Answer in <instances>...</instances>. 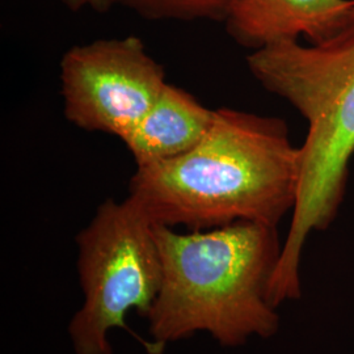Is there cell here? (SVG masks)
I'll use <instances>...</instances> for the list:
<instances>
[{
  "mask_svg": "<svg viewBox=\"0 0 354 354\" xmlns=\"http://www.w3.org/2000/svg\"><path fill=\"white\" fill-rule=\"evenodd\" d=\"M299 174L301 147L282 118L219 108L190 151L137 167L127 197L167 227L197 231L241 221L277 227L294 209Z\"/></svg>",
  "mask_w": 354,
  "mask_h": 354,
  "instance_id": "obj_1",
  "label": "cell"
},
{
  "mask_svg": "<svg viewBox=\"0 0 354 354\" xmlns=\"http://www.w3.org/2000/svg\"><path fill=\"white\" fill-rule=\"evenodd\" d=\"M247 66L261 87L307 121L289 234L270 285L274 306L301 298L299 266L307 236L329 227L344 200L354 153V10L319 44L286 39L251 51Z\"/></svg>",
  "mask_w": 354,
  "mask_h": 354,
  "instance_id": "obj_2",
  "label": "cell"
},
{
  "mask_svg": "<svg viewBox=\"0 0 354 354\" xmlns=\"http://www.w3.org/2000/svg\"><path fill=\"white\" fill-rule=\"evenodd\" d=\"M153 230L163 279L146 319L158 351L200 332L225 348L279 332L269 297L283 245L276 226L241 221L187 232Z\"/></svg>",
  "mask_w": 354,
  "mask_h": 354,
  "instance_id": "obj_3",
  "label": "cell"
},
{
  "mask_svg": "<svg viewBox=\"0 0 354 354\" xmlns=\"http://www.w3.org/2000/svg\"><path fill=\"white\" fill-rule=\"evenodd\" d=\"M83 304L68 323L75 354H113L109 333L127 315L147 317L162 286L163 266L153 223L133 200L108 198L76 235Z\"/></svg>",
  "mask_w": 354,
  "mask_h": 354,
  "instance_id": "obj_4",
  "label": "cell"
},
{
  "mask_svg": "<svg viewBox=\"0 0 354 354\" xmlns=\"http://www.w3.org/2000/svg\"><path fill=\"white\" fill-rule=\"evenodd\" d=\"M59 77L66 120L120 140L168 84L163 66L136 36L73 46L61 59Z\"/></svg>",
  "mask_w": 354,
  "mask_h": 354,
  "instance_id": "obj_5",
  "label": "cell"
},
{
  "mask_svg": "<svg viewBox=\"0 0 354 354\" xmlns=\"http://www.w3.org/2000/svg\"><path fill=\"white\" fill-rule=\"evenodd\" d=\"M353 10L354 0H238L225 24L230 37L253 51L286 39L323 42Z\"/></svg>",
  "mask_w": 354,
  "mask_h": 354,
  "instance_id": "obj_6",
  "label": "cell"
},
{
  "mask_svg": "<svg viewBox=\"0 0 354 354\" xmlns=\"http://www.w3.org/2000/svg\"><path fill=\"white\" fill-rule=\"evenodd\" d=\"M215 109L185 89L167 84L162 95L121 140L136 167L176 159L197 146L214 120Z\"/></svg>",
  "mask_w": 354,
  "mask_h": 354,
  "instance_id": "obj_7",
  "label": "cell"
},
{
  "mask_svg": "<svg viewBox=\"0 0 354 354\" xmlns=\"http://www.w3.org/2000/svg\"><path fill=\"white\" fill-rule=\"evenodd\" d=\"M238 0H117L149 20H210L225 23Z\"/></svg>",
  "mask_w": 354,
  "mask_h": 354,
  "instance_id": "obj_8",
  "label": "cell"
},
{
  "mask_svg": "<svg viewBox=\"0 0 354 354\" xmlns=\"http://www.w3.org/2000/svg\"><path fill=\"white\" fill-rule=\"evenodd\" d=\"M64 7L73 12H80L84 10H92L95 12H108L117 0H58Z\"/></svg>",
  "mask_w": 354,
  "mask_h": 354,
  "instance_id": "obj_9",
  "label": "cell"
}]
</instances>
